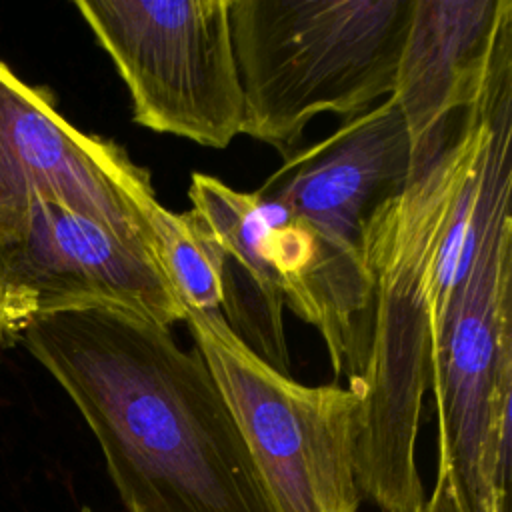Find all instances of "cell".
I'll return each mask as SVG.
<instances>
[{
    "label": "cell",
    "instance_id": "1",
    "mask_svg": "<svg viewBox=\"0 0 512 512\" xmlns=\"http://www.w3.org/2000/svg\"><path fill=\"white\" fill-rule=\"evenodd\" d=\"M16 338L86 420L128 512H272L216 378L170 328L88 308Z\"/></svg>",
    "mask_w": 512,
    "mask_h": 512
},
{
    "label": "cell",
    "instance_id": "2",
    "mask_svg": "<svg viewBox=\"0 0 512 512\" xmlns=\"http://www.w3.org/2000/svg\"><path fill=\"white\" fill-rule=\"evenodd\" d=\"M504 70L474 108L414 146L404 188L376 214L366 242L370 298L348 390L358 398V482L380 512H422L416 466L422 402L430 390L436 262L478 170Z\"/></svg>",
    "mask_w": 512,
    "mask_h": 512
},
{
    "label": "cell",
    "instance_id": "3",
    "mask_svg": "<svg viewBox=\"0 0 512 512\" xmlns=\"http://www.w3.org/2000/svg\"><path fill=\"white\" fill-rule=\"evenodd\" d=\"M512 84L494 106L478 168L470 260L432 342L438 470L464 512H510Z\"/></svg>",
    "mask_w": 512,
    "mask_h": 512
},
{
    "label": "cell",
    "instance_id": "4",
    "mask_svg": "<svg viewBox=\"0 0 512 512\" xmlns=\"http://www.w3.org/2000/svg\"><path fill=\"white\" fill-rule=\"evenodd\" d=\"M414 0H230L242 134L284 158L324 112L352 118L386 100Z\"/></svg>",
    "mask_w": 512,
    "mask_h": 512
},
{
    "label": "cell",
    "instance_id": "5",
    "mask_svg": "<svg viewBox=\"0 0 512 512\" xmlns=\"http://www.w3.org/2000/svg\"><path fill=\"white\" fill-rule=\"evenodd\" d=\"M414 146L392 96L300 146L256 190L312 234L310 298L336 380L356 366L370 298L366 242L378 210L410 174Z\"/></svg>",
    "mask_w": 512,
    "mask_h": 512
},
{
    "label": "cell",
    "instance_id": "6",
    "mask_svg": "<svg viewBox=\"0 0 512 512\" xmlns=\"http://www.w3.org/2000/svg\"><path fill=\"white\" fill-rule=\"evenodd\" d=\"M194 346L244 436L272 512H358V398L266 364L220 314L186 312Z\"/></svg>",
    "mask_w": 512,
    "mask_h": 512
},
{
    "label": "cell",
    "instance_id": "7",
    "mask_svg": "<svg viewBox=\"0 0 512 512\" xmlns=\"http://www.w3.org/2000/svg\"><path fill=\"white\" fill-rule=\"evenodd\" d=\"M74 6L122 76L136 124L216 150L242 134L230 0H78Z\"/></svg>",
    "mask_w": 512,
    "mask_h": 512
},
{
    "label": "cell",
    "instance_id": "8",
    "mask_svg": "<svg viewBox=\"0 0 512 512\" xmlns=\"http://www.w3.org/2000/svg\"><path fill=\"white\" fill-rule=\"evenodd\" d=\"M112 308L172 328L186 310L156 258L104 224L32 200L0 232V342L44 314Z\"/></svg>",
    "mask_w": 512,
    "mask_h": 512
},
{
    "label": "cell",
    "instance_id": "9",
    "mask_svg": "<svg viewBox=\"0 0 512 512\" xmlns=\"http://www.w3.org/2000/svg\"><path fill=\"white\" fill-rule=\"evenodd\" d=\"M32 200L88 216L154 258L150 214L158 204L148 170L114 142L84 134L0 60V232Z\"/></svg>",
    "mask_w": 512,
    "mask_h": 512
},
{
    "label": "cell",
    "instance_id": "10",
    "mask_svg": "<svg viewBox=\"0 0 512 512\" xmlns=\"http://www.w3.org/2000/svg\"><path fill=\"white\" fill-rule=\"evenodd\" d=\"M512 66V0H414L392 98L412 146Z\"/></svg>",
    "mask_w": 512,
    "mask_h": 512
},
{
    "label": "cell",
    "instance_id": "11",
    "mask_svg": "<svg viewBox=\"0 0 512 512\" xmlns=\"http://www.w3.org/2000/svg\"><path fill=\"white\" fill-rule=\"evenodd\" d=\"M188 198L224 254V322L266 364L290 374L282 322L284 288L260 196L256 190L240 192L216 176L192 172Z\"/></svg>",
    "mask_w": 512,
    "mask_h": 512
},
{
    "label": "cell",
    "instance_id": "12",
    "mask_svg": "<svg viewBox=\"0 0 512 512\" xmlns=\"http://www.w3.org/2000/svg\"><path fill=\"white\" fill-rule=\"evenodd\" d=\"M156 262L186 312L220 314L224 302V254L196 210L170 212L160 202L150 214Z\"/></svg>",
    "mask_w": 512,
    "mask_h": 512
},
{
    "label": "cell",
    "instance_id": "13",
    "mask_svg": "<svg viewBox=\"0 0 512 512\" xmlns=\"http://www.w3.org/2000/svg\"><path fill=\"white\" fill-rule=\"evenodd\" d=\"M422 512H464L460 508V502L454 492L450 476L444 474L442 470H438V474H436V484H434L432 496L426 498Z\"/></svg>",
    "mask_w": 512,
    "mask_h": 512
},
{
    "label": "cell",
    "instance_id": "14",
    "mask_svg": "<svg viewBox=\"0 0 512 512\" xmlns=\"http://www.w3.org/2000/svg\"><path fill=\"white\" fill-rule=\"evenodd\" d=\"M82 512H92V510L90 508H82Z\"/></svg>",
    "mask_w": 512,
    "mask_h": 512
}]
</instances>
